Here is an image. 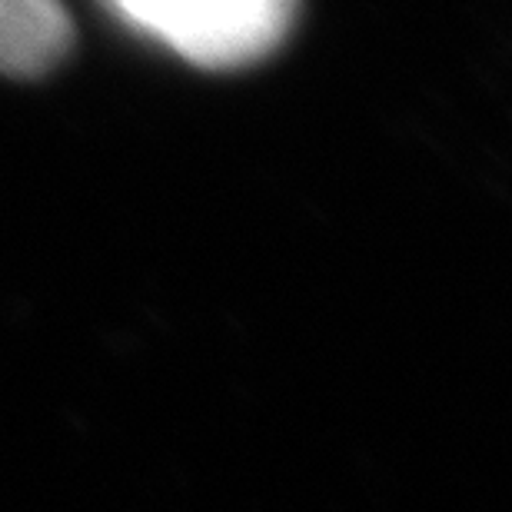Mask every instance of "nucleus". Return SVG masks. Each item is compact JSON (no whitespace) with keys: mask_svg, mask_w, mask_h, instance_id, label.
Masks as SVG:
<instances>
[{"mask_svg":"<svg viewBox=\"0 0 512 512\" xmlns=\"http://www.w3.org/2000/svg\"><path fill=\"white\" fill-rule=\"evenodd\" d=\"M104 7L130 34L200 70L260 64L300 17V0H104Z\"/></svg>","mask_w":512,"mask_h":512,"instance_id":"f257e3e1","label":"nucleus"},{"mask_svg":"<svg viewBox=\"0 0 512 512\" xmlns=\"http://www.w3.org/2000/svg\"><path fill=\"white\" fill-rule=\"evenodd\" d=\"M74 17L64 0H0V74L37 80L74 47Z\"/></svg>","mask_w":512,"mask_h":512,"instance_id":"f03ea898","label":"nucleus"}]
</instances>
